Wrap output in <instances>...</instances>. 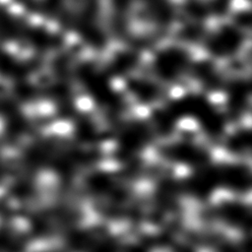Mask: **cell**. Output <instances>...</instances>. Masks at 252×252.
Masks as SVG:
<instances>
[{
  "label": "cell",
  "mask_w": 252,
  "mask_h": 252,
  "mask_svg": "<svg viewBox=\"0 0 252 252\" xmlns=\"http://www.w3.org/2000/svg\"><path fill=\"white\" fill-rule=\"evenodd\" d=\"M242 42L241 33L232 27H223L212 36L209 49L218 56H224L234 52Z\"/></svg>",
  "instance_id": "obj_6"
},
{
  "label": "cell",
  "mask_w": 252,
  "mask_h": 252,
  "mask_svg": "<svg viewBox=\"0 0 252 252\" xmlns=\"http://www.w3.org/2000/svg\"><path fill=\"white\" fill-rule=\"evenodd\" d=\"M228 108L231 114H236L238 116L242 110H244L247 101V89L245 87L244 81L241 79L234 80L228 92Z\"/></svg>",
  "instance_id": "obj_7"
},
{
  "label": "cell",
  "mask_w": 252,
  "mask_h": 252,
  "mask_svg": "<svg viewBox=\"0 0 252 252\" xmlns=\"http://www.w3.org/2000/svg\"><path fill=\"white\" fill-rule=\"evenodd\" d=\"M0 33L11 37L26 38L37 45H46L49 43L50 35L40 30H30L23 27L20 23L15 21L12 17L8 16L5 12L0 10Z\"/></svg>",
  "instance_id": "obj_5"
},
{
  "label": "cell",
  "mask_w": 252,
  "mask_h": 252,
  "mask_svg": "<svg viewBox=\"0 0 252 252\" xmlns=\"http://www.w3.org/2000/svg\"><path fill=\"white\" fill-rule=\"evenodd\" d=\"M220 1V0H219ZM229 0H220V2H219V4H220L221 6H224L226 3H228Z\"/></svg>",
  "instance_id": "obj_11"
},
{
  "label": "cell",
  "mask_w": 252,
  "mask_h": 252,
  "mask_svg": "<svg viewBox=\"0 0 252 252\" xmlns=\"http://www.w3.org/2000/svg\"><path fill=\"white\" fill-rule=\"evenodd\" d=\"M148 8L162 25H167L171 20V8L167 0H144Z\"/></svg>",
  "instance_id": "obj_9"
},
{
  "label": "cell",
  "mask_w": 252,
  "mask_h": 252,
  "mask_svg": "<svg viewBox=\"0 0 252 252\" xmlns=\"http://www.w3.org/2000/svg\"><path fill=\"white\" fill-rule=\"evenodd\" d=\"M161 110L168 122L186 115L195 118L210 132H220L222 128V120L220 113L210 101L201 95H186L172 102L170 106H167V109Z\"/></svg>",
  "instance_id": "obj_1"
},
{
  "label": "cell",
  "mask_w": 252,
  "mask_h": 252,
  "mask_svg": "<svg viewBox=\"0 0 252 252\" xmlns=\"http://www.w3.org/2000/svg\"><path fill=\"white\" fill-rule=\"evenodd\" d=\"M80 78L94 100L107 112L117 113L120 100L108 81L94 67L85 64L80 68Z\"/></svg>",
  "instance_id": "obj_2"
},
{
  "label": "cell",
  "mask_w": 252,
  "mask_h": 252,
  "mask_svg": "<svg viewBox=\"0 0 252 252\" xmlns=\"http://www.w3.org/2000/svg\"><path fill=\"white\" fill-rule=\"evenodd\" d=\"M81 16L79 18L78 27L82 35L94 46L102 47L105 39L97 21V1L86 0Z\"/></svg>",
  "instance_id": "obj_4"
},
{
  "label": "cell",
  "mask_w": 252,
  "mask_h": 252,
  "mask_svg": "<svg viewBox=\"0 0 252 252\" xmlns=\"http://www.w3.org/2000/svg\"><path fill=\"white\" fill-rule=\"evenodd\" d=\"M187 62L188 56L185 51L177 47H169L157 56L155 68L159 77L171 81L183 72Z\"/></svg>",
  "instance_id": "obj_3"
},
{
  "label": "cell",
  "mask_w": 252,
  "mask_h": 252,
  "mask_svg": "<svg viewBox=\"0 0 252 252\" xmlns=\"http://www.w3.org/2000/svg\"><path fill=\"white\" fill-rule=\"evenodd\" d=\"M130 86L132 93L146 100H151L150 98H153L157 94V89L153 86V84L143 80H133L131 81Z\"/></svg>",
  "instance_id": "obj_10"
},
{
  "label": "cell",
  "mask_w": 252,
  "mask_h": 252,
  "mask_svg": "<svg viewBox=\"0 0 252 252\" xmlns=\"http://www.w3.org/2000/svg\"><path fill=\"white\" fill-rule=\"evenodd\" d=\"M195 74L199 79L210 89H216L217 85L220 83L219 74L213 64L208 62H201L198 66H195Z\"/></svg>",
  "instance_id": "obj_8"
}]
</instances>
